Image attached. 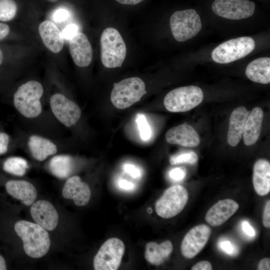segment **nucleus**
Returning <instances> with one entry per match:
<instances>
[{"mask_svg":"<svg viewBox=\"0 0 270 270\" xmlns=\"http://www.w3.org/2000/svg\"><path fill=\"white\" fill-rule=\"evenodd\" d=\"M14 230L22 239L24 250L29 256L40 258L48 252L50 245L49 234L38 224L20 220L16 223Z\"/></svg>","mask_w":270,"mask_h":270,"instance_id":"obj_1","label":"nucleus"},{"mask_svg":"<svg viewBox=\"0 0 270 270\" xmlns=\"http://www.w3.org/2000/svg\"><path fill=\"white\" fill-rule=\"evenodd\" d=\"M100 56L103 65L108 68L120 67L126 58V48L118 30L108 28L100 36Z\"/></svg>","mask_w":270,"mask_h":270,"instance_id":"obj_2","label":"nucleus"},{"mask_svg":"<svg viewBox=\"0 0 270 270\" xmlns=\"http://www.w3.org/2000/svg\"><path fill=\"white\" fill-rule=\"evenodd\" d=\"M44 92L42 85L30 80L20 86L14 95V104L18 110L28 118H34L42 112L40 98Z\"/></svg>","mask_w":270,"mask_h":270,"instance_id":"obj_3","label":"nucleus"},{"mask_svg":"<svg viewBox=\"0 0 270 270\" xmlns=\"http://www.w3.org/2000/svg\"><path fill=\"white\" fill-rule=\"evenodd\" d=\"M146 94V86L142 79L129 78L114 84L110 100L116 108L124 109L140 100Z\"/></svg>","mask_w":270,"mask_h":270,"instance_id":"obj_4","label":"nucleus"},{"mask_svg":"<svg viewBox=\"0 0 270 270\" xmlns=\"http://www.w3.org/2000/svg\"><path fill=\"white\" fill-rule=\"evenodd\" d=\"M204 99V94L199 87L189 86L175 88L168 92L164 103L170 112H185L199 105Z\"/></svg>","mask_w":270,"mask_h":270,"instance_id":"obj_5","label":"nucleus"},{"mask_svg":"<svg viewBox=\"0 0 270 270\" xmlns=\"http://www.w3.org/2000/svg\"><path fill=\"white\" fill-rule=\"evenodd\" d=\"M170 22L172 36L179 42H185L194 37L202 28L200 17L194 9L174 12Z\"/></svg>","mask_w":270,"mask_h":270,"instance_id":"obj_6","label":"nucleus"},{"mask_svg":"<svg viewBox=\"0 0 270 270\" xmlns=\"http://www.w3.org/2000/svg\"><path fill=\"white\" fill-rule=\"evenodd\" d=\"M255 46V42L250 37L231 39L216 46L212 52V57L217 63H230L248 55Z\"/></svg>","mask_w":270,"mask_h":270,"instance_id":"obj_7","label":"nucleus"},{"mask_svg":"<svg viewBox=\"0 0 270 270\" xmlns=\"http://www.w3.org/2000/svg\"><path fill=\"white\" fill-rule=\"evenodd\" d=\"M188 198V192L184 186L179 184L172 186L156 202V212L164 218L174 217L183 210Z\"/></svg>","mask_w":270,"mask_h":270,"instance_id":"obj_8","label":"nucleus"},{"mask_svg":"<svg viewBox=\"0 0 270 270\" xmlns=\"http://www.w3.org/2000/svg\"><path fill=\"white\" fill-rule=\"evenodd\" d=\"M125 246L116 238L107 240L100 247L94 258L95 270H116L121 263Z\"/></svg>","mask_w":270,"mask_h":270,"instance_id":"obj_9","label":"nucleus"},{"mask_svg":"<svg viewBox=\"0 0 270 270\" xmlns=\"http://www.w3.org/2000/svg\"><path fill=\"white\" fill-rule=\"evenodd\" d=\"M212 8L216 14L236 20L252 16L256 6L254 2L248 0H215Z\"/></svg>","mask_w":270,"mask_h":270,"instance_id":"obj_10","label":"nucleus"},{"mask_svg":"<svg viewBox=\"0 0 270 270\" xmlns=\"http://www.w3.org/2000/svg\"><path fill=\"white\" fill-rule=\"evenodd\" d=\"M50 102L53 114L65 126L70 127L74 125L80 120V107L64 95L55 94L51 96Z\"/></svg>","mask_w":270,"mask_h":270,"instance_id":"obj_11","label":"nucleus"},{"mask_svg":"<svg viewBox=\"0 0 270 270\" xmlns=\"http://www.w3.org/2000/svg\"><path fill=\"white\" fill-rule=\"evenodd\" d=\"M210 234V228L204 224L190 230L181 244L180 250L183 256L188 259L196 256L206 244Z\"/></svg>","mask_w":270,"mask_h":270,"instance_id":"obj_12","label":"nucleus"},{"mask_svg":"<svg viewBox=\"0 0 270 270\" xmlns=\"http://www.w3.org/2000/svg\"><path fill=\"white\" fill-rule=\"evenodd\" d=\"M30 213L36 223L47 230H54L58 224V213L52 204L47 200H39L34 202Z\"/></svg>","mask_w":270,"mask_h":270,"instance_id":"obj_13","label":"nucleus"},{"mask_svg":"<svg viewBox=\"0 0 270 270\" xmlns=\"http://www.w3.org/2000/svg\"><path fill=\"white\" fill-rule=\"evenodd\" d=\"M70 52L74 62L80 67H86L91 62L92 49L91 44L83 33L77 32L70 40Z\"/></svg>","mask_w":270,"mask_h":270,"instance_id":"obj_14","label":"nucleus"},{"mask_svg":"<svg viewBox=\"0 0 270 270\" xmlns=\"http://www.w3.org/2000/svg\"><path fill=\"white\" fill-rule=\"evenodd\" d=\"M64 198L72 199L77 206H84L88 202L91 192L88 184L81 180L80 176H75L68 178L62 190Z\"/></svg>","mask_w":270,"mask_h":270,"instance_id":"obj_15","label":"nucleus"},{"mask_svg":"<svg viewBox=\"0 0 270 270\" xmlns=\"http://www.w3.org/2000/svg\"><path fill=\"white\" fill-rule=\"evenodd\" d=\"M238 208V204L233 200H220L209 209L205 220L210 226H218L232 216Z\"/></svg>","mask_w":270,"mask_h":270,"instance_id":"obj_16","label":"nucleus"},{"mask_svg":"<svg viewBox=\"0 0 270 270\" xmlns=\"http://www.w3.org/2000/svg\"><path fill=\"white\" fill-rule=\"evenodd\" d=\"M166 141L185 147H196L200 143V138L196 130L188 124H182L168 130L166 134Z\"/></svg>","mask_w":270,"mask_h":270,"instance_id":"obj_17","label":"nucleus"},{"mask_svg":"<svg viewBox=\"0 0 270 270\" xmlns=\"http://www.w3.org/2000/svg\"><path fill=\"white\" fill-rule=\"evenodd\" d=\"M249 114V111L243 106L236 108L232 112L227 136V141L230 146H236L240 142Z\"/></svg>","mask_w":270,"mask_h":270,"instance_id":"obj_18","label":"nucleus"},{"mask_svg":"<svg viewBox=\"0 0 270 270\" xmlns=\"http://www.w3.org/2000/svg\"><path fill=\"white\" fill-rule=\"evenodd\" d=\"M40 36L45 46L51 52L58 53L64 46V40L62 32L52 22L45 20L38 26Z\"/></svg>","mask_w":270,"mask_h":270,"instance_id":"obj_19","label":"nucleus"},{"mask_svg":"<svg viewBox=\"0 0 270 270\" xmlns=\"http://www.w3.org/2000/svg\"><path fill=\"white\" fill-rule=\"evenodd\" d=\"M252 182L256 194L266 195L270 191V164L265 159H258L254 166Z\"/></svg>","mask_w":270,"mask_h":270,"instance_id":"obj_20","label":"nucleus"},{"mask_svg":"<svg viewBox=\"0 0 270 270\" xmlns=\"http://www.w3.org/2000/svg\"><path fill=\"white\" fill-rule=\"evenodd\" d=\"M6 188L9 194L20 200L26 206L32 204L37 196L34 186L26 180H10L6 184Z\"/></svg>","mask_w":270,"mask_h":270,"instance_id":"obj_21","label":"nucleus"},{"mask_svg":"<svg viewBox=\"0 0 270 270\" xmlns=\"http://www.w3.org/2000/svg\"><path fill=\"white\" fill-rule=\"evenodd\" d=\"M264 120V112L259 107L254 108L246 119L244 132V142L248 146L254 144L258 140Z\"/></svg>","mask_w":270,"mask_h":270,"instance_id":"obj_22","label":"nucleus"},{"mask_svg":"<svg viewBox=\"0 0 270 270\" xmlns=\"http://www.w3.org/2000/svg\"><path fill=\"white\" fill-rule=\"evenodd\" d=\"M246 76L252 81L262 84L270 82V58H260L251 62L246 70Z\"/></svg>","mask_w":270,"mask_h":270,"instance_id":"obj_23","label":"nucleus"},{"mask_svg":"<svg viewBox=\"0 0 270 270\" xmlns=\"http://www.w3.org/2000/svg\"><path fill=\"white\" fill-rule=\"evenodd\" d=\"M28 146L32 156L38 161H43L57 152V147L54 143L39 136H32Z\"/></svg>","mask_w":270,"mask_h":270,"instance_id":"obj_24","label":"nucleus"},{"mask_svg":"<svg viewBox=\"0 0 270 270\" xmlns=\"http://www.w3.org/2000/svg\"><path fill=\"white\" fill-rule=\"evenodd\" d=\"M172 243L166 240L160 244L150 242L146 245L144 258L149 263L156 266L162 264L172 251Z\"/></svg>","mask_w":270,"mask_h":270,"instance_id":"obj_25","label":"nucleus"},{"mask_svg":"<svg viewBox=\"0 0 270 270\" xmlns=\"http://www.w3.org/2000/svg\"><path fill=\"white\" fill-rule=\"evenodd\" d=\"M51 172L56 177L64 178L68 177L73 169L72 158L68 155H58L53 157L50 162Z\"/></svg>","mask_w":270,"mask_h":270,"instance_id":"obj_26","label":"nucleus"},{"mask_svg":"<svg viewBox=\"0 0 270 270\" xmlns=\"http://www.w3.org/2000/svg\"><path fill=\"white\" fill-rule=\"evenodd\" d=\"M28 168L27 161L20 157H10L3 164L4 171L16 176H24Z\"/></svg>","mask_w":270,"mask_h":270,"instance_id":"obj_27","label":"nucleus"},{"mask_svg":"<svg viewBox=\"0 0 270 270\" xmlns=\"http://www.w3.org/2000/svg\"><path fill=\"white\" fill-rule=\"evenodd\" d=\"M17 11V6L14 0H0V20L7 22L12 20Z\"/></svg>","mask_w":270,"mask_h":270,"instance_id":"obj_28","label":"nucleus"},{"mask_svg":"<svg viewBox=\"0 0 270 270\" xmlns=\"http://www.w3.org/2000/svg\"><path fill=\"white\" fill-rule=\"evenodd\" d=\"M136 122L142 140H148L152 137V132L145 116L142 114H138Z\"/></svg>","mask_w":270,"mask_h":270,"instance_id":"obj_29","label":"nucleus"},{"mask_svg":"<svg viewBox=\"0 0 270 270\" xmlns=\"http://www.w3.org/2000/svg\"><path fill=\"white\" fill-rule=\"evenodd\" d=\"M198 160L197 154L194 152L191 151L171 156L170 162L172 165L182 163L195 164Z\"/></svg>","mask_w":270,"mask_h":270,"instance_id":"obj_30","label":"nucleus"},{"mask_svg":"<svg viewBox=\"0 0 270 270\" xmlns=\"http://www.w3.org/2000/svg\"><path fill=\"white\" fill-rule=\"evenodd\" d=\"M186 170L184 167L174 168L168 172L170 178L175 182H180L183 180L186 177Z\"/></svg>","mask_w":270,"mask_h":270,"instance_id":"obj_31","label":"nucleus"},{"mask_svg":"<svg viewBox=\"0 0 270 270\" xmlns=\"http://www.w3.org/2000/svg\"><path fill=\"white\" fill-rule=\"evenodd\" d=\"M124 170L134 178H138L142 176V172L139 167L136 166L126 163L122 166Z\"/></svg>","mask_w":270,"mask_h":270,"instance_id":"obj_32","label":"nucleus"},{"mask_svg":"<svg viewBox=\"0 0 270 270\" xmlns=\"http://www.w3.org/2000/svg\"><path fill=\"white\" fill-rule=\"evenodd\" d=\"M218 247L224 253L230 256L235 255L237 252L235 246L228 240L220 241Z\"/></svg>","mask_w":270,"mask_h":270,"instance_id":"obj_33","label":"nucleus"},{"mask_svg":"<svg viewBox=\"0 0 270 270\" xmlns=\"http://www.w3.org/2000/svg\"><path fill=\"white\" fill-rule=\"evenodd\" d=\"M78 28L74 24H71L68 25L63 30L62 34L64 39L70 40L77 32H78Z\"/></svg>","mask_w":270,"mask_h":270,"instance_id":"obj_34","label":"nucleus"},{"mask_svg":"<svg viewBox=\"0 0 270 270\" xmlns=\"http://www.w3.org/2000/svg\"><path fill=\"white\" fill-rule=\"evenodd\" d=\"M68 16V12L66 10L60 8L55 12L54 14V20L57 22H62L66 20Z\"/></svg>","mask_w":270,"mask_h":270,"instance_id":"obj_35","label":"nucleus"},{"mask_svg":"<svg viewBox=\"0 0 270 270\" xmlns=\"http://www.w3.org/2000/svg\"><path fill=\"white\" fill-rule=\"evenodd\" d=\"M9 136L4 132H0V154H4L8 150Z\"/></svg>","mask_w":270,"mask_h":270,"instance_id":"obj_36","label":"nucleus"},{"mask_svg":"<svg viewBox=\"0 0 270 270\" xmlns=\"http://www.w3.org/2000/svg\"><path fill=\"white\" fill-rule=\"evenodd\" d=\"M262 222L264 226L267 228L270 227V201L268 200L266 204L263 216H262Z\"/></svg>","mask_w":270,"mask_h":270,"instance_id":"obj_37","label":"nucleus"},{"mask_svg":"<svg viewBox=\"0 0 270 270\" xmlns=\"http://www.w3.org/2000/svg\"><path fill=\"white\" fill-rule=\"evenodd\" d=\"M117 184L120 189L125 191H132L136 187L132 182L123 179L119 180Z\"/></svg>","mask_w":270,"mask_h":270,"instance_id":"obj_38","label":"nucleus"},{"mask_svg":"<svg viewBox=\"0 0 270 270\" xmlns=\"http://www.w3.org/2000/svg\"><path fill=\"white\" fill-rule=\"evenodd\" d=\"M192 270H211L212 266L211 264L206 260L200 261L196 264L191 268Z\"/></svg>","mask_w":270,"mask_h":270,"instance_id":"obj_39","label":"nucleus"},{"mask_svg":"<svg viewBox=\"0 0 270 270\" xmlns=\"http://www.w3.org/2000/svg\"><path fill=\"white\" fill-rule=\"evenodd\" d=\"M242 226V230L246 236L250 237H254L255 236L256 232L254 230L248 222L246 220L244 221Z\"/></svg>","mask_w":270,"mask_h":270,"instance_id":"obj_40","label":"nucleus"},{"mask_svg":"<svg viewBox=\"0 0 270 270\" xmlns=\"http://www.w3.org/2000/svg\"><path fill=\"white\" fill-rule=\"evenodd\" d=\"M258 270H270V258H264L262 259L258 263Z\"/></svg>","mask_w":270,"mask_h":270,"instance_id":"obj_41","label":"nucleus"},{"mask_svg":"<svg viewBox=\"0 0 270 270\" xmlns=\"http://www.w3.org/2000/svg\"><path fill=\"white\" fill-rule=\"evenodd\" d=\"M9 32V26L6 24L0 22V40L6 38Z\"/></svg>","mask_w":270,"mask_h":270,"instance_id":"obj_42","label":"nucleus"},{"mask_svg":"<svg viewBox=\"0 0 270 270\" xmlns=\"http://www.w3.org/2000/svg\"><path fill=\"white\" fill-rule=\"evenodd\" d=\"M120 4H124L134 5L136 4L143 0H116Z\"/></svg>","mask_w":270,"mask_h":270,"instance_id":"obj_43","label":"nucleus"},{"mask_svg":"<svg viewBox=\"0 0 270 270\" xmlns=\"http://www.w3.org/2000/svg\"><path fill=\"white\" fill-rule=\"evenodd\" d=\"M6 269V262L4 258L0 255V270H5Z\"/></svg>","mask_w":270,"mask_h":270,"instance_id":"obj_44","label":"nucleus"},{"mask_svg":"<svg viewBox=\"0 0 270 270\" xmlns=\"http://www.w3.org/2000/svg\"><path fill=\"white\" fill-rule=\"evenodd\" d=\"M2 60H3L2 52V50H0V65L2 63Z\"/></svg>","mask_w":270,"mask_h":270,"instance_id":"obj_45","label":"nucleus"},{"mask_svg":"<svg viewBox=\"0 0 270 270\" xmlns=\"http://www.w3.org/2000/svg\"><path fill=\"white\" fill-rule=\"evenodd\" d=\"M48 2H56V1H58V0H46Z\"/></svg>","mask_w":270,"mask_h":270,"instance_id":"obj_46","label":"nucleus"}]
</instances>
